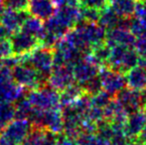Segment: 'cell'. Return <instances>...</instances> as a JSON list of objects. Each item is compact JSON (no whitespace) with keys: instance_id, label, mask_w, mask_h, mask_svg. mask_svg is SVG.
<instances>
[{"instance_id":"obj_1","label":"cell","mask_w":146,"mask_h":145,"mask_svg":"<svg viewBox=\"0 0 146 145\" xmlns=\"http://www.w3.org/2000/svg\"><path fill=\"white\" fill-rule=\"evenodd\" d=\"M20 61L32 66L48 81L49 75L54 68V52L48 47L39 46L30 54L20 57Z\"/></svg>"},{"instance_id":"obj_2","label":"cell","mask_w":146,"mask_h":145,"mask_svg":"<svg viewBox=\"0 0 146 145\" xmlns=\"http://www.w3.org/2000/svg\"><path fill=\"white\" fill-rule=\"evenodd\" d=\"M11 75L13 81L17 85L30 91L43 87L48 81L32 66L21 61L11 70Z\"/></svg>"},{"instance_id":"obj_3","label":"cell","mask_w":146,"mask_h":145,"mask_svg":"<svg viewBox=\"0 0 146 145\" xmlns=\"http://www.w3.org/2000/svg\"><path fill=\"white\" fill-rule=\"evenodd\" d=\"M110 64L111 70L116 72H128L129 70L136 66V63L139 60L138 52L133 49H130L129 46L116 45L110 55Z\"/></svg>"},{"instance_id":"obj_4","label":"cell","mask_w":146,"mask_h":145,"mask_svg":"<svg viewBox=\"0 0 146 145\" xmlns=\"http://www.w3.org/2000/svg\"><path fill=\"white\" fill-rule=\"evenodd\" d=\"M27 99L33 107L41 110L56 107L60 103L58 91L46 85L36 89H32L28 93Z\"/></svg>"},{"instance_id":"obj_5","label":"cell","mask_w":146,"mask_h":145,"mask_svg":"<svg viewBox=\"0 0 146 145\" xmlns=\"http://www.w3.org/2000/svg\"><path fill=\"white\" fill-rule=\"evenodd\" d=\"M13 55L17 57H23L30 54L32 51L41 46V42L37 37L28 34L26 32L19 30L11 34L10 36Z\"/></svg>"},{"instance_id":"obj_6","label":"cell","mask_w":146,"mask_h":145,"mask_svg":"<svg viewBox=\"0 0 146 145\" xmlns=\"http://www.w3.org/2000/svg\"><path fill=\"white\" fill-rule=\"evenodd\" d=\"M33 124L26 118H14L1 131L2 134L15 143L21 145L27 139L33 129Z\"/></svg>"},{"instance_id":"obj_7","label":"cell","mask_w":146,"mask_h":145,"mask_svg":"<svg viewBox=\"0 0 146 145\" xmlns=\"http://www.w3.org/2000/svg\"><path fill=\"white\" fill-rule=\"evenodd\" d=\"M75 79L74 71L68 65H58L54 66L52 72L49 75L48 81L50 85L56 91H62L73 85Z\"/></svg>"},{"instance_id":"obj_8","label":"cell","mask_w":146,"mask_h":145,"mask_svg":"<svg viewBox=\"0 0 146 145\" xmlns=\"http://www.w3.org/2000/svg\"><path fill=\"white\" fill-rule=\"evenodd\" d=\"M142 91H138L137 89H125L119 91L118 101L120 107L126 111L135 112L138 111L139 109L145 105L146 97H143Z\"/></svg>"},{"instance_id":"obj_9","label":"cell","mask_w":146,"mask_h":145,"mask_svg":"<svg viewBox=\"0 0 146 145\" xmlns=\"http://www.w3.org/2000/svg\"><path fill=\"white\" fill-rule=\"evenodd\" d=\"M28 15H29L28 11H17V10L6 8L5 12L0 20V24L5 28L8 33L12 34L21 29Z\"/></svg>"},{"instance_id":"obj_10","label":"cell","mask_w":146,"mask_h":145,"mask_svg":"<svg viewBox=\"0 0 146 145\" xmlns=\"http://www.w3.org/2000/svg\"><path fill=\"white\" fill-rule=\"evenodd\" d=\"M28 11L34 17L46 21L54 15L56 9L53 0H30Z\"/></svg>"},{"instance_id":"obj_11","label":"cell","mask_w":146,"mask_h":145,"mask_svg":"<svg viewBox=\"0 0 146 145\" xmlns=\"http://www.w3.org/2000/svg\"><path fill=\"white\" fill-rule=\"evenodd\" d=\"M102 85L106 89V93H113L120 91L123 85L126 83V79L121 75L119 72L114 70H108L102 73L100 77Z\"/></svg>"},{"instance_id":"obj_12","label":"cell","mask_w":146,"mask_h":145,"mask_svg":"<svg viewBox=\"0 0 146 145\" xmlns=\"http://www.w3.org/2000/svg\"><path fill=\"white\" fill-rule=\"evenodd\" d=\"M146 124V113L135 111L132 112L125 121V133L128 136H137Z\"/></svg>"},{"instance_id":"obj_13","label":"cell","mask_w":146,"mask_h":145,"mask_svg":"<svg viewBox=\"0 0 146 145\" xmlns=\"http://www.w3.org/2000/svg\"><path fill=\"white\" fill-rule=\"evenodd\" d=\"M126 83L133 89H143L146 87V69L143 67H133L128 71Z\"/></svg>"},{"instance_id":"obj_14","label":"cell","mask_w":146,"mask_h":145,"mask_svg":"<svg viewBox=\"0 0 146 145\" xmlns=\"http://www.w3.org/2000/svg\"><path fill=\"white\" fill-rule=\"evenodd\" d=\"M73 71L74 75H75V79L81 81H86V83L94 79L96 73H98L96 66L94 64H90V63L78 62Z\"/></svg>"},{"instance_id":"obj_15","label":"cell","mask_w":146,"mask_h":145,"mask_svg":"<svg viewBox=\"0 0 146 145\" xmlns=\"http://www.w3.org/2000/svg\"><path fill=\"white\" fill-rule=\"evenodd\" d=\"M20 30L37 37L40 40L43 35V32H44V23L39 18L28 15Z\"/></svg>"},{"instance_id":"obj_16","label":"cell","mask_w":146,"mask_h":145,"mask_svg":"<svg viewBox=\"0 0 146 145\" xmlns=\"http://www.w3.org/2000/svg\"><path fill=\"white\" fill-rule=\"evenodd\" d=\"M108 41H111L115 45L129 46L131 43L134 42V37L130 31H126L120 28V29L110 30L108 34Z\"/></svg>"},{"instance_id":"obj_17","label":"cell","mask_w":146,"mask_h":145,"mask_svg":"<svg viewBox=\"0 0 146 145\" xmlns=\"http://www.w3.org/2000/svg\"><path fill=\"white\" fill-rule=\"evenodd\" d=\"M14 118H15L14 103L0 101V132Z\"/></svg>"},{"instance_id":"obj_18","label":"cell","mask_w":146,"mask_h":145,"mask_svg":"<svg viewBox=\"0 0 146 145\" xmlns=\"http://www.w3.org/2000/svg\"><path fill=\"white\" fill-rule=\"evenodd\" d=\"M14 109H15V118L29 119L34 107L29 103L27 97H22L14 103Z\"/></svg>"},{"instance_id":"obj_19","label":"cell","mask_w":146,"mask_h":145,"mask_svg":"<svg viewBox=\"0 0 146 145\" xmlns=\"http://www.w3.org/2000/svg\"><path fill=\"white\" fill-rule=\"evenodd\" d=\"M135 7L134 0H114L113 3V10L121 16H129L135 11Z\"/></svg>"},{"instance_id":"obj_20","label":"cell","mask_w":146,"mask_h":145,"mask_svg":"<svg viewBox=\"0 0 146 145\" xmlns=\"http://www.w3.org/2000/svg\"><path fill=\"white\" fill-rule=\"evenodd\" d=\"M100 21H102V25L106 26L108 28L115 27L119 22L118 14L114 10H108L106 13L100 16Z\"/></svg>"},{"instance_id":"obj_21","label":"cell","mask_w":146,"mask_h":145,"mask_svg":"<svg viewBox=\"0 0 146 145\" xmlns=\"http://www.w3.org/2000/svg\"><path fill=\"white\" fill-rule=\"evenodd\" d=\"M6 8L17 11H28L30 0H2Z\"/></svg>"},{"instance_id":"obj_22","label":"cell","mask_w":146,"mask_h":145,"mask_svg":"<svg viewBox=\"0 0 146 145\" xmlns=\"http://www.w3.org/2000/svg\"><path fill=\"white\" fill-rule=\"evenodd\" d=\"M13 55L11 43L7 38L0 39V61Z\"/></svg>"},{"instance_id":"obj_23","label":"cell","mask_w":146,"mask_h":145,"mask_svg":"<svg viewBox=\"0 0 146 145\" xmlns=\"http://www.w3.org/2000/svg\"><path fill=\"white\" fill-rule=\"evenodd\" d=\"M85 8L88 9H106L108 0H80Z\"/></svg>"},{"instance_id":"obj_24","label":"cell","mask_w":146,"mask_h":145,"mask_svg":"<svg viewBox=\"0 0 146 145\" xmlns=\"http://www.w3.org/2000/svg\"><path fill=\"white\" fill-rule=\"evenodd\" d=\"M137 136H138L139 143L142 145H146V124L144 125V127L141 129V131L139 132V134Z\"/></svg>"},{"instance_id":"obj_25","label":"cell","mask_w":146,"mask_h":145,"mask_svg":"<svg viewBox=\"0 0 146 145\" xmlns=\"http://www.w3.org/2000/svg\"><path fill=\"white\" fill-rule=\"evenodd\" d=\"M0 145H19V144L15 143L12 140H10L9 138L6 137L4 134L0 133Z\"/></svg>"},{"instance_id":"obj_26","label":"cell","mask_w":146,"mask_h":145,"mask_svg":"<svg viewBox=\"0 0 146 145\" xmlns=\"http://www.w3.org/2000/svg\"><path fill=\"white\" fill-rule=\"evenodd\" d=\"M8 32L5 30V28L0 24V39H3V38H6L8 36Z\"/></svg>"},{"instance_id":"obj_27","label":"cell","mask_w":146,"mask_h":145,"mask_svg":"<svg viewBox=\"0 0 146 145\" xmlns=\"http://www.w3.org/2000/svg\"><path fill=\"white\" fill-rule=\"evenodd\" d=\"M6 10V7L5 5H4V3L2 2V0H0V20H1L2 16H3L4 12H5Z\"/></svg>"},{"instance_id":"obj_28","label":"cell","mask_w":146,"mask_h":145,"mask_svg":"<svg viewBox=\"0 0 146 145\" xmlns=\"http://www.w3.org/2000/svg\"><path fill=\"white\" fill-rule=\"evenodd\" d=\"M21 145H34V144H33L32 142H30L29 140H27V139H26L25 141H24L23 143H22Z\"/></svg>"},{"instance_id":"obj_29","label":"cell","mask_w":146,"mask_h":145,"mask_svg":"<svg viewBox=\"0 0 146 145\" xmlns=\"http://www.w3.org/2000/svg\"><path fill=\"white\" fill-rule=\"evenodd\" d=\"M145 109H146V103H145ZM145 113H146V110H145Z\"/></svg>"}]
</instances>
